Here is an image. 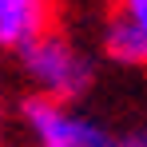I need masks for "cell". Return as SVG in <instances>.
<instances>
[{
  "mask_svg": "<svg viewBox=\"0 0 147 147\" xmlns=\"http://www.w3.org/2000/svg\"><path fill=\"white\" fill-rule=\"evenodd\" d=\"M115 16L127 20V24L139 32V40H143V48H147V0H119V12Z\"/></svg>",
  "mask_w": 147,
  "mask_h": 147,
  "instance_id": "cell-4",
  "label": "cell"
},
{
  "mask_svg": "<svg viewBox=\"0 0 147 147\" xmlns=\"http://www.w3.org/2000/svg\"><path fill=\"white\" fill-rule=\"evenodd\" d=\"M52 0H0V52L32 48L52 32Z\"/></svg>",
  "mask_w": 147,
  "mask_h": 147,
  "instance_id": "cell-3",
  "label": "cell"
},
{
  "mask_svg": "<svg viewBox=\"0 0 147 147\" xmlns=\"http://www.w3.org/2000/svg\"><path fill=\"white\" fill-rule=\"evenodd\" d=\"M16 60H20L24 80L36 88V96L52 99V103L80 99V96H88L92 84H96V60L80 44H72L68 36H60V32L40 36Z\"/></svg>",
  "mask_w": 147,
  "mask_h": 147,
  "instance_id": "cell-1",
  "label": "cell"
},
{
  "mask_svg": "<svg viewBox=\"0 0 147 147\" xmlns=\"http://www.w3.org/2000/svg\"><path fill=\"white\" fill-rule=\"evenodd\" d=\"M0 143H4V111H0Z\"/></svg>",
  "mask_w": 147,
  "mask_h": 147,
  "instance_id": "cell-6",
  "label": "cell"
},
{
  "mask_svg": "<svg viewBox=\"0 0 147 147\" xmlns=\"http://www.w3.org/2000/svg\"><path fill=\"white\" fill-rule=\"evenodd\" d=\"M119 147H147V127H131L127 135H119Z\"/></svg>",
  "mask_w": 147,
  "mask_h": 147,
  "instance_id": "cell-5",
  "label": "cell"
},
{
  "mask_svg": "<svg viewBox=\"0 0 147 147\" xmlns=\"http://www.w3.org/2000/svg\"><path fill=\"white\" fill-rule=\"evenodd\" d=\"M20 115L40 147H119V135H111L99 119L44 96H28L20 103Z\"/></svg>",
  "mask_w": 147,
  "mask_h": 147,
  "instance_id": "cell-2",
  "label": "cell"
}]
</instances>
